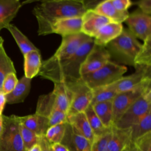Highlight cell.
<instances>
[{
	"label": "cell",
	"instance_id": "cell-22",
	"mask_svg": "<svg viewBox=\"0 0 151 151\" xmlns=\"http://www.w3.org/2000/svg\"><path fill=\"white\" fill-rule=\"evenodd\" d=\"M31 87V79L23 76L19 80L14 89L5 95L6 103L9 104H17L24 102L29 93Z\"/></svg>",
	"mask_w": 151,
	"mask_h": 151
},
{
	"label": "cell",
	"instance_id": "cell-47",
	"mask_svg": "<svg viewBox=\"0 0 151 151\" xmlns=\"http://www.w3.org/2000/svg\"><path fill=\"white\" fill-rule=\"evenodd\" d=\"M4 42V40H3V38L1 37H0V44H1V43H3Z\"/></svg>",
	"mask_w": 151,
	"mask_h": 151
},
{
	"label": "cell",
	"instance_id": "cell-45",
	"mask_svg": "<svg viewBox=\"0 0 151 151\" xmlns=\"http://www.w3.org/2000/svg\"><path fill=\"white\" fill-rule=\"evenodd\" d=\"M28 151H41L40 146L38 144H37L32 146L30 149H29Z\"/></svg>",
	"mask_w": 151,
	"mask_h": 151
},
{
	"label": "cell",
	"instance_id": "cell-4",
	"mask_svg": "<svg viewBox=\"0 0 151 151\" xmlns=\"http://www.w3.org/2000/svg\"><path fill=\"white\" fill-rule=\"evenodd\" d=\"M126 71V67L109 61L97 71L82 76L81 80L93 90L116 82L123 77Z\"/></svg>",
	"mask_w": 151,
	"mask_h": 151
},
{
	"label": "cell",
	"instance_id": "cell-19",
	"mask_svg": "<svg viewBox=\"0 0 151 151\" xmlns=\"http://www.w3.org/2000/svg\"><path fill=\"white\" fill-rule=\"evenodd\" d=\"M18 118L21 124L38 136L45 135L50 127L48 119L36 113L22 117L18 116Z\"/></svg>",
	"mask_w": 151,
	"mask_h": 151
},
{
	"label": "cell",
	"instance_id": "cell-9",
	"mask_svg": "<svg viewBox=\"0 0 151 151\" xmlns=\"http://www.w3.org/2000/svg\"><path fill=\"white\" fill-rule=\"evenodd\" d=\"M91 38L83 33L62 37L58 48L50 58L42 62V65H50L65 60L73 55L86 41Z\"/></svg>",
	"mask_w": 151,
	"mask_h": 151
},
{
	"label": "cell",
	"instance_id": "cell-21",
	"mask_svg": "<svg viewBox=\"0 0 151 151\" xmlns=\"http://www.w3.org/2000/svg\"><path fill=\"white\" fill-rule=\"evenodd\" d=\"M96 13L106 17L110 22L122 23L128 17V11L121 12L117 10L112 5L111 0L101 1L93 10Z\"/></svg>",
	"mask_w": 151,
	"mask_h": 151
},
{
	"label": "cell",
	"instance_id": "cell-30",
	"mask_svg": "<svg viewBox=\"0 0 151 151\" xmlns=\"http://www.w3.org/2000/svg\"><path fill=\"white\" fill-rule=\"evenodd\" d=\"M84 112L95 137L101 136L111 130V129L106 128L103 124L101 120L94 112L92 106L90 105Z\"/></svg>",
	"mask_w": 151,
	"mask_h": 151
},
{
	"label": "cell",
	"instance_id": "cell-11",
	"mask_svg": "<svg viewBox=\"0 0 151 151\" xmlns=\"http://www.w3.org/2000/svg\"><path fill=\"white\" fill-rule=\"evenodd\" d=\"M109 61L110 56L106 47L94 44L81 64V76L97 71Z\"/></svg>",
	"mask_w": 151,
	"mask_h": 151
},
{
	"label": "cell",
	"instance_id": "cell-6",
	"mask_svg": "<svg viewBox=\"0 0 151 151\" xmlns=\"http://www.w3.org/2000/svg\"><path fill=\"white\" fill-rule=\"evenodd\" d=\"M151 111V87L135 101L114 124L119 129H129Z\"/></svg>",
	"mask_w": 151,
	"mask_h": 151
},
{
	"label": "cell",
	"instance_id": "cell-7",
	"mask_svg": "<svg viewBox=\"0 0 151 151\" xmlns=\"http://www.w3.org/2000/svg\"><path fill=\"white\" fill-rule=\"evenodd\" d=\"M150 87L151 78H147L134 88L116 94L112 100L113 125L126 110Z\"/></svg>",
	"mask_w": 151,
	"mask_h": 151
},
{
	"label": "cell",
	"instance_id": "cell-5",
	"mask_svg": "<svg viewBox=\"0 0 151 151\" xmlns=\"http://www.w3.org/2000/svg\"><path fill=\"white\" fill-rule=\"evenodd\" d=\"M3 126L0 134V151H26L19 129L18 116L2 114Z\"/></svg>",
	"mask_w": 151,
	"mask_h": 151
},
{
	"label": "cell",
	"instance_id": "cell-35",
	"mask_svg": "<svg viewBox=\"0 0 151 151\" xmlns=\"http://www.w3.org/2000/svg\"><path fill=\"white\" fill-rule=\"evenodd\" d=\"M110 135L111 130L101 136L95 137L91 145V151H109L108 142Z\"/></svg>",
	"mask_w": 151,
	"mask_h": 151
},
{
	"label": "cell",
	"instance_id": "cell-20",
	"mask_svg": "<svg viewBox=\"0 0 151 151\" xmlns=\"http://www.w3.org/2000/svg\"><path fill=\"white\" fill-rule=\"evenodd\" d=\"M67 123H69L79 134L87 139L91 143L95 136L92 132L84 112L67 116Z\"/></svg>",
	"mask_w": 151,
	"mask_h": 151
},
{
	"label": "cell",
	"instance_id": "cell-13",
	"mask_svg": "<svg viewBox=\"0 0 151 151\" xmlns=\"http://www.w3.org/2000/svg\"><path fill=\"white\" fill-rule=\"evenodd\" d=\"M110 22L109 19L93 10H87L82 17L81 33L94 38L98 31Z\"/></svg>",
	"mask_w": 151,
	"mask_h": 151
},
{
	"label": "cell",
	"instance_id": "cell-40",
	"mask_svg": "<svg viewBox=\"0 0 151 151\" xmlns=\"http://www.w3.org/2000/svg\"><path fill=\"white\" fill-rule=\"evenodd\" d=\"M143 13L150 15L151 14V0H140L135 2Z\"/></svg>",
	"mask_w": 151,
	"mask_h": 151
},
{
	"label": "cell",
	"instance_id": "cell-43",
	"mask_svg": "<svg viewBox=\"0 0 151 151\" xmlns=\"http://www.w3.org/2000/svg\"><path fill=\"white\" fill-rule=\"evenodd\" d=\"M5 104H6L5 95L1 91H0V115L2 114V111L4 110V108Z\"/></svg>",
	"mask_w": 151,
	"mask_h": 151
},
{
	"label": "cell",
	"instance_id": "cell-10",
	"mask_svg": "<svg viewBox=\"0 0 151 151\" xmlns=\"http://www.w3.org/2000/svg\"><path fill=\"white\" fill-rule=\"evenodd\" d=\"M129 30L137 38L143 41L151 35V17L140 11L130 14L125 20Z\"/></svg>",
	"mask_w": 151,
	"mask_h": 151
},
{
	"label": "cell",
	"instance_id": "cell-25",
	"mask_svg": "<svg viewBox=\"0 0 151 151\" xmlns=\"http://www.w3.org/2000/svg\"><path fill=\"white\" fill-rule=\"evenodd\" d=\"M52 92L54 95L56 107L67 114L71 100V93L67 86L63 83H55Z\"/></svg>",
	"mask_w": 151,
	"mask_h": 151
},
{
	"label": "cell",
	"instance_id": "cell-42",
	"mask_svg": "<svg viewBox=\"0 0 151 151\" xmlns=\"http://www.w3.org/2000/svg\"><path fill=\"white\" fill-rule=\"evenodd\" d=\"M52 149L53 151H69L67 147L61 143L52 144Z\"/></svg>",
	"mask_w": 151,
	"mask_h": 151
},
{
	"label": "cell",
	"instance_id": "cell-44",
	"mask_svg": "<svg viewBox=\"0 0 151 151\" xmlns=\"http://www.w3.org/2000/svg\"><path fill=\"white\" fill-rule=\"evenodd\" d=\"M122 151H138V150L136 147L135 146L134 143L131 142L123 149Z\"/></svg>",
	"mask_w": 151,
	"mask_h": 151
},
{
	"label": "cell",
	"instance_id": "cell-39",
	"mask_svg": "<svg viewBox=\"0 0 151 151\" xmlns=\"http://www.w3.org/2000/svg\"><path fill=\"white\" fill-rule=\"evenodd\" d=\"M113 6L121 12L127 11L128 8L132 5V2L129 0H111Z\"/></svg>",
	"mask_w": 151,
	"mask_h": 151
},
{
	"label": "cell",
	"instance_id": "cell-17",
	"mask_svg": "<svg viewBox=\"0 0 151 151\" xmlns=\"http://www.w3.org/2000/svg\"><path fill=\"white\" fill-rule=\"evenodd\" d=\"M131 142L130 128L119 129L112 126L108 142L109 151H122Z\"/></svg>",
	"mask_w": 151,
	"mask_h": 151
},
{
	"label": "cell",
	"instance_id": "cell-32",
	"mask_svg": "<svg viewBox=\"0 0 151 151\" xmlns=\"http://www.w3.org/2000/svg\"><path fill=\"white\" fill-rule=\"evenodd\" d=\"M16 73L14 63L7 55L4 48V42L0 44V91L5 77L9 73Z\"/></svg>",
	"mask_w": 151,
	"mask_h": 151
},
{
	"label": "cell",
	"instance_id": "cell-2",
	"mask_svg": "<svg viewBox=\"0 0 151 151\" xmlns=\"http://www.w3.org/2000/svg\"><path fill=\"white\" fill-rule=\"evenodd\" d=\"M94 45V40L91 38L70 58L50 65L42 64L38 75L51 81L54 84H69L79 81L81 77V64Z\"/></svg>",
	"mask_w": 151,
	"mask_h": 151
},
{
	"label": "cell",
	"instance_id": "cell-28",
	"mask_svg": "<svg viewBox=\"0 0 151 151\" xmlns=\"http://www.w3.org/2000/svg\"><path fill=\"white\" fill-rule=\"evenodd\" d=\"M55 109L57 108L55 106L54 95L51 91L38 97L35 113L48 119Z\"/></svg>",
	"mask_w": 151,
	"mask_h": 151
},
{
	"label": "cell",
	"instance_id": "cell-27",
	"mask_svg": "<svg viewBox=\"0 0 151 151\" xmlns=\"http://www.w3.org/2000/svg\"><path fill=\"white\" fill-rule=\"evenodd\" d=\"M6 29L12 35L23 55L28 52L39 50L16 26L10 24Z\"/></svg>",
	"mask_w": 151,
	"mask_h": 151
},
{
	"label": "cell",
	"instance_id": "cell-29",
	"mask_svg": "<svg viewBox=\"0 0 151 151\" xmlns=\"http://www.w3.org/2000/svg\"><path fill=\"white\" fill-rule=\"evenodd\" d=\"M114 83L93 90V99L91 106L97 103L112 100L117 94Z\"/></svg>",
	"mask_w": 151,
	"mask_h": 151
},
{
	"label": "cell",
	"instance_id": "cell-38",
	"mask_svg": "<svg viewBox=\"0 0 151 151\" xmlns=\"http://www.w3.org/2000/svg\"><path fill=\"white\" fill-rule=\"evenodd\" d=\"M138 151H151V132L133 142Z\"/></svg>",
	"mask_w": 151,
	"mask_h": 151
},
{
	"label": "cell",
	"instance_id": "cell-31",
	"mask_svg": "<svg viewBox=\"0 0 151 151\" xmlns=\"http://www.w3.org/2000/svg\"><path fill=\"white\" fill-rule=\"evenodd\" d=\"M130 130L132 142L147 133L151 132V111H149L139 122L132 126Z\"/></svg>",
	"mask_w": 151,
	"mask_h": 151
},
{
	"label": "cell",
	"instance_id": "cell-26",
	"mask_svg": "<svg viewBox=\"0 0 151 151\" xmlns=\"http://www.w3.org/2000/svg\"><path fill=\"white\" fill-rule=\"evenodd\" d=\"M92 107L103 124L106 128L111 129L113 126L112 100L97 103Z\"/></svg>",
	"mask_w": 151,
	"mask_h": 151
},
{
	"label": "cell",
	"instance_id": "cell-12",
	"mask_svg": "<svg viewBox=\"0 0 151 151\" xmlns=\"http://www.w3.org/2000/svg\"><path fill=\"white\" fill-rule=\"evenodd\" d=\"M69 151H91V143L67 123L64 136L60 143Z\"/></svg>",
	"mask_w": 151,
	"mask_h": 151
},
{
	"label": "cell",
	"instance_id": "cell-37",
	"mask_svg": "<svg viewBox=\"0 0 151 151\" xmlns=\"http://www.w3.org/2000/svg\"><path fill=\"white\" fill-rule=\"evenodd\" d=\"M48 119L50 127L57 124L65 123L67 122V114L66 113L58 109H55L51 113Z\"/></svg>",
	"mask_w": 151,
	"mask_h": 151
},
{
	"label": "cell",
	"instance_id": "cell-41",
	"mask_svg": "<svg viewBox=\"0 0 151 151\" xmlns=\"http://www.w3.org/2000/svg\"><path fill=\"white\" fill-rule=\"evenodd\" d=\"M38 144L40 146L41 151H53L52 145L47 140L44 135L39 136Z\"/></svg>",
	"mask_w": 151,
	"mask_h": 151
},
{
	"label": "cell",
	"instance_id": "cell-3",
	"mask_svg": "<svg viewBox=\"0 0 151 151\" xmlns=\"http://www.w3.org/2000/svg\"><path fill=\"white\" fill-rule=\"evenodd\" d=\"M141 45L129 29H123L122 33L105 47L110 54V58H113L119 64L133 66Z\"/></svg>",
	"mask_w": 151,
	"mask_h": 151
},
{
	"label": "cell",
	"instance_id": "cell-33",
	"mask_svg": "<svg viewBox=\"0 0 151 151\" xmlns=\"http://www.w3.org/2000/svg\"><path fill=\"white\" fill-rule=\"evenodd\" d=\"M67 123L52 126L48 127L44 136L51 145L60 143L61 142L64 136Z\"/></svg>",
	"mask_w": 151,
	"mask_h": 151
},
{
	"label": "cell",
	"instance_id": "cell-8",
	"mask_svg": "<svg viewBox=\"0 0 151 151\" xmlns=\"http://www.w3.org/2000/svg\"><path fill=\"white\" fill-rule=\"evenodd\" d=\"M65 84L71 93V100L67 116L84 112L91 104L93 99V90L89 88L81 79L78 81Z\"/></svg>",
	"mask_w": 151,
	"mask_h": 151
},
{
	"label": "cell",
	"instance_id": "cell-46",
	"mask_svg": "<svg viewBox=\"0 0 151 151\" xmlns=\"http://www.w3.org/2000/svg\"><path fill=\"white\" fill-rule=\"evenodd\" d=\"M2 126H3V118H2V114L0 115V134L2 130Z\"/></svg>",
	"mask_w": 151,
	"mask_h": 151
},
{
	"label": "cell",
	"instance_id": "cell-36",
	"mask_svg": "<svg viewBox=\"0 0 151 151\" xmlns=\"http://www.w3.org/2000/svg\"><path fill=\"white\" fill-rule=\"evenodd\" d=\"M18 78L16 76V73H9L7 74L2 82L1 91L6 95L11 93L16 86L18 83Z\"/></svg>",
	"mask_w": 151,
	"mask_h": 151
},
{
	"label": "cell",
	"instance_id": "cell-14",
	"mask_svg": "<svg viewBox=\"0 0 151 151\" xmlns=\"http://www.w3.org/2000/svg\"><path fill=\"white\" fill-rule=\"evenodd\" d=\"M82 17H70L57 21L52 26V34L62 37L81 32Z\"/></svg>",
	"mask_w": 151,
	"mask_h": 151
},
{
	"label": "cell",
	"instance_id": "cell-24",
	"mask_svg": "<svg viewBox=\"0 0 151 151\" xmlns=\"http://www.w3.org/2000/svg\"><path fill=\"white\" fill-rule=\"evenodd\" d=\"M133 67L135 69L151 71V35L149 36L142 44L135 58Z\"/></svg>",
	"mask_w": 151,
	"mask_h": 151
},
{
	"label": "cell",
	"instance_id": "cell-16",
	"mask_svg": "<svg viewBox=\"0 0 151 151\" xmlns=\"http://www.w3.org/2000/svg\"><path fill=\"white\" fill-rule=\"evenodd\" d=\"M147 78H151L150 71L135 69L134 73L126 77L123 76L114 82L115 87L118 93L130 90L138 86Z\"/></svg>",
	"mask_w": 151,
	"mask_h": 151
},
{
	"label": "cell",
	"instance_id": "cell-15",
	"mask_svg": "<svg viewBox=\"0 0 151 151\" xmlns=\"http://www.w3.org/2000/svg\"><path fill=\"white\" fill-rule=\"evenodd\" d=\"M123 26L121 23L110 22L103 26L93 38L94 44L106 47L110 42L117 37L123 31Z\"/></svg>",
	"mask_w": 151,
	"mask_h": 151
},
{
	"label": "cell",
	"instance_id": "cell-23",
	"mask_svg": "<svg viewBox=\"0 0 151 151\" xmlns=\"http://www.w3.org/2000/svg\"><path fill=\"white\" fill-rule=\"evenodd\" d=\"M24 76L32 79L38 75L41 65V58L39 50L32 51L24 55Z\"/></svg>",
	"mask_w": 151,
	"mask_h": 151
},
{
	"label": "cell",
	"instance_id": "cell-18",
	"mask_svg": "<svg viewBox=\"0 0 151 151\" xmlns=\"http://www.w3.org/2000/svg\"><path fill=\"white\" fill-rule=\"evenodd\" d=\"M21 6L19 0H0V31L6 28Z\"/></svg>",
	"mask_w": 151,
	"mask_h": 151
},
{
	"label": "cell",
	"instance_id": "cell-1",
	"mask_svg": "<svg viewBox=\"0 0 151 151\" xmlns=\"http://www.w3.org/2000/svg\"><path fill=\"white\" fill-rule=\"evenodd\" d=\"M83 1H43L37 5L32 12L38 22V34L46 35L52 34L54 23L61 19L83 17L86 12Z\"/></svg>",
	"mask_w": 151,
	"mask_h": 151
},
{
	"label": "cell",
	"instance_id": "cell-34",
	"mask_svg": "<svg viewBox=\"0 0 151 151\" xmlns=\"http://www.w3.org/2000/svg\"><path fill=\"white\" fill-rule=\"evenodd\" d=\"M19 129L22 140L26 151H28L32 146L38 144L39 136L35 133L21 123L19 124Z\"/></svg>",
	"mask_w": 151,
	"mask_h": 151
}]
</instances>
